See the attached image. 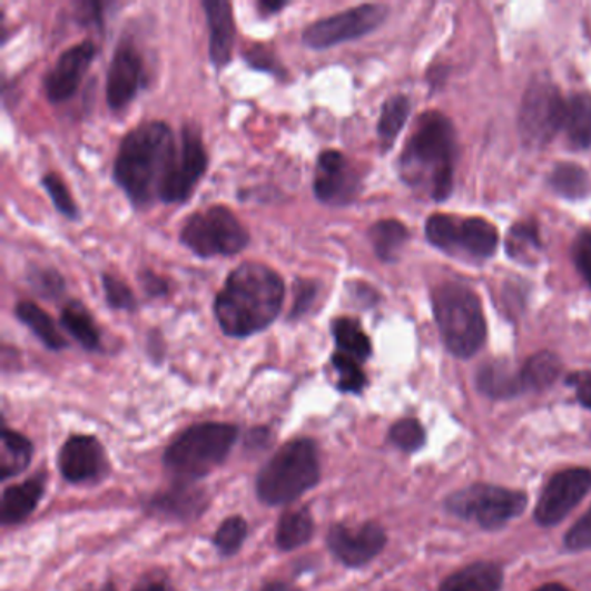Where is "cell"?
<instances>
[{
	"mask_svg": "<svg viewBox=\"0 0 591 591\" xmlns=\"http://www.w3.org/2000/svg\"><path fill=\"white\" fill-rule=\"evenodd\" d=\"M134 591H167V590H165V587L161 583H155V581H146V583L139 584V587L134 588Z\"/></svg>",
	"mask_w": 591,
	"mask_h": 591,
	"instance_id": "cell-50",
	"label": "cell"
},
{
	"mask_svg": "<svg viewBox=\"0 0 591 591\" xmlns=\"http://www.w3.org/2000/svg\"><path fill=\"white\" fill-rule=\"evenodd\" d=\"M238 437L232 423L207 422L193 425L165 451V466L177 477L200 479L226 460Z\"/></svg>",
	"mask_w": 591,
	"mask_h": 591,
	"instance_id": "cell-6",
	"label": "cell"
},
{
	"mask_svg": "<svg viewBox=\"0 0 591 591\" xmlns=\"http://www.w3.org/2000/svg\"><path fill=\"white\" fill-rule=\"evenodd\" d=\"M521 372L524 388L543 391V388L550 387L559 378L560 372H562V363H560L556 354L544 351V353L529 357Z\"/></svg>",
	"mask_w": 591,
	"mask_h": 591,
	"instance_id": "cell-29",
	"label": "cell"
},
{
	"mask_svg": "<svg viewBox=\"0 0 591 591\" xmlns=\"http://www.w3.org/2000/svg\"><path fill=\"white\" fill-rule=\"evenodd\" d=\"M87 591H117L114 588V584H105V587L98 588V590H87Z\"/></svg>",
	"mask_w": 591,
	"mask_h": 591,
	"instance_id": "cell-53",
	"label": "cell"
},
{
	"mask_svg": "<svg viewBox=\"0 0 591 591\" xmlns=\"http://www.w3.org/2000/svg\"><path fill=\"white\" fill-rule=\"evenodd\" d=\"M198 502V491L186 490L185 486L179 490L170 491L165 494L161 500L157 502V509L164 510L167 513H174L177 518H185V515H193L195 510L200 506Z\"/></svg>",
	"mask_w": 591,
	"mask_h": 591,
	"instance_id": "cell-40",
	"label": "cell"
},
{
	"mask_svg": "<svg viewBox=\"0 0 591 591\" xmlns=\"http://www.w3.org/2000/svg\"><path fill=\"white\" fill-rule=\"evenodd\" d=\"M591 470L569 469L553 475L538 502L536 521L541 525H555L568 518L571 510L590 493Z\"/></svg>",
	"mask_w": 591,
	"mask_h": 591,
	"instance_id": "cell-12",
	"label": "cell"
},
{
	"mask_svg": "<svg viewBox=\"0 0 591 591\" xmlns=\"http://www.w3.org/2000/svg\"><path fill=\"white\" fill-rule=\"evenodd\" d=\"M105 466V454L95 437L75 435L59 453V469L67 481L83 482L95 479Z\"/></svg>",
	"mask_w": 591,
	"mask_h": 591,
	"instance_id": "cell-18",
	"label": "cell"
},
{
	"mask_svg": "<svg viewBox=\"0 0 591 591\" xmlns=\"http://www.w3.org/2000/svg\"><path fill=\"white\" fill-rule=\"evenodd\" d=\"M387 6L363 4L314 21L302 32V42L313 51H325L348 40L375 32L387 18Z\"/></svg>",
	"mask_w": 591,
	"mask_h": 591,
	"instance_id": "cell-9",
	"label": "cell"
},
{
	"mask_svg": "<svg viewBox=\"0 0 591 591\" xmlns=\"http://www.w3.org/2000/svg\"><path fill=\"white\" fill-rule=\"evenodd\" d=\"M506 248L515 259H525L529 254L538 250L540 248V235H538L536 224L521 223L513 226Z\"/></svg>",
	"mask_w": 591,
	"mask_h": 591,
	"instance_id": "cell-38",
	"label": "cell"
},
{
	"mask_svg": "<svg viewBox=\"0 0 591 591\" xmlns=\"http://www.w3.org/2000/svg\"><path fill=\"white\" fill-rule=\"evenodd\" d=\"M247 522L242 518H229L216 534V546L224 555H233L238 552L247 538Z\"/></svg>",
	"mask_w": 591,
	"mask_h": 591,
	"instance_id": "cell-39",
	"label": "cell"
},
{
	"mask_svg": "<svg viewBox=\"0 0 591 591\" xmlns=\"http://www.w3.org/2000/svg\"><path fill=\"white\" fill-rule=\"evenodd\" d=\"M179 145L169 124H139L124 136L114 164V180L136 210L160 201L161 186L176 161Z\"/></svg>",
	"mask_w": 591,
	"mask_h": 591,
	"instance_id": "cell-2",
	"label": "cell"
},
{
	"mask_svg": "<svg viewBox=\"0 0 591 591\" xmlns=\"http://www.w3.org/2000/svg\"><path fill=\"white\" fill-rule=\"evenodd\" d=\"M32 460V443L18 432L4 431L2 434V479L18 475Z\"/></svg>",
	"mask_w": 591,
	"mask_h": 591,
	"instance_id": "cell-31",
	"label": "cell"
},
{
	"mask_svg": "<svg viewBox=\"0 0 591 591\" xmlns=\"http://www.w3.org/2000/svg\"><path fill=\"white\" fill-rule=\"evenodd\" d=\"M319 462L316 444L297 439L285 444L260 470L257 494L267 505H286L316 486Z\"/></svg>",
	"mask_w": 591,
	"mask_h": 591,
	"instance_id": "cell-5",
	"label": "cell"
},
{
	"mask_svg": "<svg viewBox=\"0 0 591 591\" xmlns=\"http://www.w3.org/2000/svg\"><path fill=\"white\" fill-rule=\"evenodd\" d=\"M40 185L48 191L52 205L61 216L70 220H79L80 211L73 198H71L70 189L65 185V180L58 174L49 173L40 179Z\"/></svg>",
	"mask_w": 591,
	"mask_h": 591,
	"instance_id": "cell-35",
	"label": "cell"
},
{
	"mask_svg": "<svg viewBox=\"0 0 591 591\" xmlns=\"http://www.w3.org/2000/svg\"><path fill=\"white\" fill-rule=\"evenodd\" d=\"M568 384L575 388L580 403L591 410V372L572 373Z\"/></svg>",
	"mask_w": 591,
	"mask_h": 591,
	"instance_id": "cell-47",
	"label": "cell"
},
{
	"mask_svg": "<svg viewBox=\"0 0 591 591\" xmlns=\"http://www.w3.org/2000/svg\"><path fill=\"white\" fill-rule=\"evenodd\" d=\"M429 242L441 250L453 252L459 248L460 220L456 217L435 214L425 224Z\"/></svg>",
	"mask_w": 591,
	"mask_h": 591,
	"instance_id": "cell-33",
	"label": "cell"
},
{
	"mask_svg": "<svg viewBox=\"0 0 591 591\" xmlns=\"http://www.w3.org/2000/svg\"><path fill=\"white\" fill-rule=\"evenodd\" d=\"M525 505L528 498L524 493L490 484H474L454 493L447 500V509L454 515L477 522L481 528L490 531L503 528L506 522L521 515Z\"/></svg>",
	"mask_w": 591,
	"mask_h": 591,
	"instance_id": "cell-8",
	"label": "cell"
},
{
	"mask_svg": "<svg viewBox=\"0 0 591 591\" xmlns=\"http://www.w3.org/2000/svg\"><path fill=\"white\" fill-rule=\"evenodd\" d=\"M290 2L286 0H259L257 2V9H259L260 17H273V14H278L283 9L288 8Z\"/></svg>",
	"mask_w": 591,
	"mask_h": 591,
	"instance_id": "cell-49",
	"label": "cell"
},
{
	"mask_svg": "<svg viewBox=\"0 0 591 591\" xmlns=\"http://www.w3.org/2000/svg\"><path fill=\"white\" fill-rule=\"evenodd\" d=\"M139 283H141L142 292H145L148 297H165L169 294V283L167 279L158 276L157 273L149 269H142L138 275Z\"/></svg>",
	"mask_w": 591,
	"mask_h": 591,
	"instance_id": "cell-46",
	"label": "cell"
},
{
	"mask_svg": "<svg viewBox=\"0 0 591 591\" xmlns=\"http://www.w3.org/2000/svg\"><path fill=\"white\" fill-rule=\"evenodd\" d=\"M498 247V232L493 224L481 217L460 220L459 248L466 254L486 259Z\"/></svg>",
	"mask_w": 591,
	"mask_h": 591,
	"instance_id": "cell-24",
	"label": "cell"
},
{
	"mask_svg": "<svg viewBox=\"0 0 591 591\" xmlns=\"http://www.w3.org/2000/svg\"><path fill=\"white\" fill-rule=\"evenodd\" d=\"M332 333L338 353L353 357L359 363L372 356V342H370L363 326L354 317H337L332 323Z\"/></svg>",
	"mask_w": 591,
	"mask_h": 591,
	"instance_id": "cell-26",
	"label": "cell"
},
{
	"mask_svg": "<svg viewBox=\"0 0 591 591\" xmlns=\"http://www.w3.org/2000/svg\"><path fill=\"white\" fill-rule=\"evenodd\" d=\"M313 518L307 510H290L283 515L276 531V543L282 550H295L313 536Z\"/></svg>",
	"mask_w": 591,
	"mask_h": 591,
	"instance_id": "cell-28",
	"label": "cell"
},
{
	"mask_svg": "<svg viewBox=\"0 0 591 591\" xmlns=\"http://www.w3.org/2000/svg\"><path fill=\"white\" fill-rule=\"evenodd\" d=\"M96 43L92 40H82L75 43L67 51L61 52L55 67L43 77V90L49 101L65 102L73 98L75 92L79 90L87 70L95 61Z\"/></svg>",
	"mask_w": 591,
	"mask_h": 591,
	"instance_id": "cell-15",
	"label": "cell"
},
{
	"mask_svg": "<svg viewBox=\"0 0 591 591\" xmlns=\"http://www.w3.org/2000/svg\"><path fill=\"white\" fill-rule=\"evenodd\" d=\"M14 316L21 325L27 326L30 332L42 342L49 351H63L68 347L67 338L59 333L55 319L49 316L36 302L21 301L14 307Z\"/></svg>",
	"mask_w": 591,
	"mask_h": 591,
	"instance_id": "cell-21",
	"label": "cell"
},
{
	"mask_svg": "<svg viewBox=\"0 0 591 591\" xmlns=\"http://www.w3.org/2000/svg\"><path fill=\"white\" fill-rule=\"evenodd\" d=\"M385 541L387 536L384 529L375 522H366L357 528L335 525L328 534L329 550L348 568L368 564L384 550Z\"/></svg>",
	"mask_w": 591,
	"mask_h": 591,
	"instance_id": "cell-16",
	"label": "cell"
},
{
	"mask_svg": "<svg viewBox=\"0 0 591 591\" xmlns=\"http://www.w3.org/2000/svg\"><path fill=\"white\" fill-rule=\"evenodd\" d=\"M285 294L278 270L267 264H239L217 294L214 314L227 337H252L278 319Z\"/></svg>",
	"mask_w": 591,
	"mask_h": 591,
	"instance_id": "cell-1",
	"label": "cell"
},
{
	"mask_svg": "<svg viewBox=\"0 0 591 591\" xmlns=\"http://www.w3.org/2000/svg\"><path fill=\"white\" fill-rule=\"evenodd\" d=\"M295 301L294 307H292L288 319H301L302 316H306L316 302L317 294H319V283L314 279H297L294 286Z\"/></svg>",
	"mask_w": 591,
	"mask_h": 591,
	"instance_id": "cell-43",
	"label": "cell"
},
{
	"mask_svg": "<svg viewBox=\"0 0 591 591\" xmlns=\"http://www.w3.org/2000/svg\"><path fill=\"white\" fill-rule=\"evenodd\" d=\"M201 8L210 32L208 58L214 68L223 70L232 61L235 48L236 27L233 6L226 0H204Z\"/></svg>",
	"mask_w": 591,
	"mask_h": 591,
	"instance_id": "cell-17",
	"label": "cell"
},
{
	"mask_svg": "<svg viewBox=\"0 0 591 591\" xmlns=\"http://www.w3.org/2000/svg\"><path fill=\"white\" fill-rule=\"evenodd\" d=\"M432 304L450 353L474 356L486 341V317L477 295L460 283H444L432 295Z\"/></svg>",
	"mask_w": 591,
	"mask_h": 591,
	"instance_id": "cell-4",
	"label": "cell"
},
{
	"mask_svg": "<svg viewBox=\"0 0 591 591\" xmlns=\"http://www.w3.org/2000/svg\"><path fill=\"white\" fill-rule=\"evenodd\" d=\"M407 115H410V101L406 96H392L384 102L378 129H376L384 149L394 145L401 130L406 126Z\"/></svg>",
	"mask_w": 591,
	"mask_h": 591,
	"instance_id": "cell-30",
	"label": "cell"
},
{
	"mask_svg": "<svg viewBox=\"0 0 591 591\" xmlns=\"http://www.w3.org/2000/svg\"><path fill=\"white\" fill-rule=\"evenodd\" d=\"M565 544L568 549L575 550V552L591 549V509L569 529Z\"/></svg>",
	"mask_w": 591,
	"mask_h": 591,
	"instance_id": "cell-44",
	"label": "cell"
},
{
	"mask_svg": "<svg viewBox=\"0 0 591 591\" xmlns=\"http://www.w3.org/2000/svg\"><path fill=\"white\" fill-rule=\"evenodd\" d=\"M244 58L248 67L254 68V70L266 71V73L275 75L279 79H285L286 77L285 67L279 63V59L276 58L275 52L270 51L266 46H263V43H257L254 48L248 49Z\"/></svg>",
	"mask_w": 591,
	"mask_h": 591,
	"instance_id": "cell-42",
	"label": "cell"
},
{
	"mask_svg": "<svg viewBox=\"0 0 591 591\" xmlns=\"http://www.w3.org/2000/svg\"><path fill=\"white\" fill-rule=\"evenodd\" d=\"M503 584V571L491 562H475L462 571L454 572L439 591H500Z\"/></svg>",
	"mask_w": 591,
	"mask_h": 591,
	"instance_id": "cell-20",
	"label": "cell"
},
{
	"mask_svg": "<svg viewBox=\"0 0 591 591\" xmlns=\"http://www.w3.org/2000/svg\"><path fill=\"white\" fill-rule=\"evenodd\" d=\"M572 255H574L575 267L591 285V232L580 233V236L575 238Z\"/></svg>",
	"mask_w": 591,
	"mask_h": 591,
	"instance_id": "cell-45",
	"label": "cell"
},
{
	"mask_svg": "<svg viewBox=\"0 0 591 591\" xmlns=\"http://www.w3.org/2000/svg\"><path fill=\"white\" fill-rule=\"evenodd\" d=\"M42 481L32 479L18 486L8 487L2 496V512L0 518L4 524H18L24 521L36 510L42 498Z\"/></svg>",
	"mask_w": 591,
	"mask_h": 591,
	"instance_id": "cell-22",
	"label": "cell"
},
{
	"mask_svg": "<svg viewBox=\"0 0 591 591\" xmlns=\"http://www.w3.org/2000/svg\"><path fill=\"white\" fill-rule=\"evenodd\" d=\"M61 326L79 342L86 351L101 348V332L95 323V317L80 301H70L59 316Z\"/></svg>",
	"mask_w": 591,
	"mask_h": 591,
	"instance_id": "cell-23",
	"label": "cell"
},
{
	"mask_svg": "<svg viewBox=\"0 0 591 591\" xmlns=\"http://www.w3.org/2000/svg\"><path fill=\"white\" fill-rule=\"evenodd\" d=\"M142 75L145 67L141 52L134 46L132 40L122 37L115 48L106 77V101L110 110H124L134 101L141 89Z\"/></svg>",
	"mask_w": 591,
	"mask_h": 591,
	"instance_id": "cell-13",
	"label": "cell"
},
{
	"mask_svg": "<svg viewBox=\"0 0 591 591\" xmlns=\"http://www.w3.org/2000/svg\"><path fill=\"white\" fill-rule=\"evenodd\" d=\"M454 154L453 124L437 111L423 115L401 155V177L407 185L427 186L434 200H446L453 191Z\"/></svg>",
	"mask_w": 591,
	"mask_h": 591,
	"instance_id": "cell-3",
	"label": "cell"
},
{
	"mask_svg": "<svg viewBox=\"0 0 591 591\" xmlns=\"http://www.w3.org/2000/svg\"><path fill=\"white\" fill-rule=\"evenodd\" d=\"M207 169L208 155L200 130L195 126L183 127L176 161L161 186V204L176 205L188 201Z\"/></svg>",
	"mask_w": 591,
	"mask_h": 591,
	"instance_id": "cell-11",
	"label": "cell"
},
{
	"mask_svg": "<svg viewBox=\"0 0 591 591\" xmlns=\"http://www.w3.org/2000/svg\"><path fill=\"white\" fill-rule=\"evenodd\" d=\"M565 130L575 148H591V96L578 92L565 102Z\"/></svg>",
	"mask_w": 591,
	"mask_h": 591,
	"instance_id": "cell-27",
	"label": "cell"
},
{
	"mask_svg": "<svg viewBox=\"0 0 591 591\" xmlns=\"http://www.w3.org/2000/svg\"><path fill=\"white\" fill-rule=\"evenodd\" d=\"M550 185L559 195L565 198H583L590 188L587 173L580 165L560 164L550 176Z\"/></svg>",
	"mask_w": 591,
	"mask_h": 591,
	"instance_id": "cell-32",
	"label": "cell"
},
{
	"mask_svg": "<svg viewBox=\"0 0 591 591\" xmlns=\"http://www.w3.org/2000/svg\"><path fill=\"white\" fill-rule=\"evenodd\" d=\"M332 366L338 373L337 387L342 392H353L359 394L366 385L365 372L361 370L359 361L345 356L342 353H335L332 356Z\"/></svg>",
	"mask_w": 591,
	"mask_h": 591,
	"instance_id": "cell-36",
	"label": "cell"
},
{
	"mask_svg": "<svg viewBox=\"0 0 591 591\" xmlns=\"http://www.w3.org/2000/svg\"><path fill=\"white\" fill-rule=\"evenodd\" d=\"M536 591H571L568 590V588L562 587V584H546V587H541L540 590Z\"/></svg>",
	"mask_w": 591,
	"mask_h": 591,
	"instance_id": "cell-52",
	"label": "cell"
},
{
	"mask_svg": "<svg viewBox=\"0 0 591 591\" xmlns=\"http://www.w3.org/2000/svg\"><path fill=\"white\" fill-rule=\"evenodd\" d=\"M102 290H105L106 304L115 311H136L138 309V298L130 290V286L118 279L117 276L102 273Z\"/></svg>",
	"mask_w": 591,
	"mask_h": 591,
	"instance_id": "cell-37",
	"label": "cell"
},
{
	"mask_svg": "<svg viewBox=\"0 0 591 591\" xmlns=\"http://www.w3.org/2000/svg\"><path fill=\"white\" fill-rule=\"evenodd\" d=\"M565 102L550 82H533L525 90L519 114V129L525 145L533 148L549 145L560 127H564Z\"/></svg>",
	"mask_w": 591,
	"mask_h": 591,
	"instance_id": "cell-10",
	"label": "cell"
},
{
	"mask_svg": "<svg viewBox=\"0 0 591 591\" xmlns=\"http://www.w3.org/2000/svg\"><path fill=\"white\" fill-rule=\"evenodd\" d=\"M391 441L403 451H416L425 443V431L416 420H401L391 429Z\"/></svg>",
	"mask_w": 591,
	"mask_h": 591,
	"instance_id": "cell-41",
	"label": "cell"
},
{
	"mask_svg": "<svg viewBox=\"0 0 591 591\" xmlns=\"http://www.w3.org/2000/svg\"><path fill=\"white\" fill-rule=\"evenodd\" d=\"M77 6V18H79V23L87 27V24H95L99 30L102 28V8L105 4H99V2H79Z\"/></svg>",
	"mask_w": 591,
	"mask_h": 591,
	"instance_id": "cell-48",
	"label": "cell"
},
{
	"mask_svg": "<svg viewBox=\"0 0 591 591\" xmlns=\"http://www.w3.org/2000/svg\"><path fill=\"white\" fill-rule=\"evenodd\" d=\"M357 188L359 179L341 151L326 149L317 157L313 189L323 205L344 207L354 200Z\"/></svg>",
	"mask_w": 591,
	"mask_h": 591,
	"instance_id": "cell-14",
	"label": "cell"
},
{
	"mask_svg": "<svg viewBox=\"0 0 591 591\" xmlns=\"http://www.w3.org/2000/svg\"><path fill=\"white\" fill-rule=\"evenodd\" d=\"M263 591H292V587L285 583H270L264 587Z\"/></svg>",
	"mask_w": 591,
	"mask_h": 591,
	"instance_id": "cell-51",
	"label": "cell"
},
{
	"mask_svg": "<svg viewBox=\"0 0 591 591\" xmlns=\"http://www.w3.org/2000/svg\"><path fill=\"white\" fill-rule=\"evenodd\" d=\"M479 391L494 400L518 396L525 391L521 370H513L509 361H491L477 372Z\"/></svg>",
	"mask_w": 591,
	"mask_h": 591,
	"instance_id": "cell-19",
	"label": "cell"
},
{
	"mask_svg": "<svg viewBox=\"0 0 591 591\" xmlns=\"http://www.w3.org/2000/svg\"><path fill=\"white\" fill-rule=\"evenodd\" d=\"M179 242L200 259H211L217 255L232 257L248 247L250 233L239 223L232 208L214 205L195 211L185 220L180 227Z\"/></svg>",
	"mask_w": 591,
	"mask_h": 591,
	"instance_id": "cell-7",
	"label": "cell"
},
{
	"mask_svg": "<svg viewBox=\"0 0 591 591\" xmlns=\"http://www.w3.org/2000/svg\"><path fill=\"white\" fill-rule=\"evenodd\" d=\"M27 282L37 295L48 298V301H56L67 290V282H65L63 276L59 275L58 270L52 269V267H30L27 273Z\"/></svg>",
	"mask_w": 591,
	"mask_h": 591,
	"instance_id": "cell-34",
	"label": "cell"
},
{
	"mask_svg": "<svg viewBox=\"0 0 591 591\" xmlns=\"http://www.w3.org/2000/svg\"><path fill=\"white\" fill-rule=\"evenodd\" d=\"M406 226L400 220H378L368 229V239L375 250L376 257L384 263H396L400 259L401 250L406 245Z\"/></svg>",
	"mask_w": 591,
	"mask_h": 591,
	"instance_id": "cell-25",
	"label": "cell"
}]
</instances>
